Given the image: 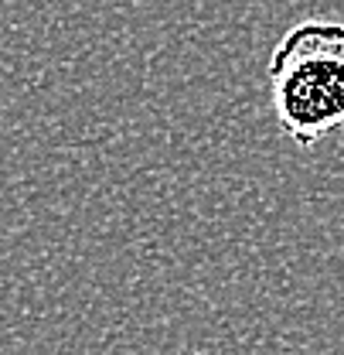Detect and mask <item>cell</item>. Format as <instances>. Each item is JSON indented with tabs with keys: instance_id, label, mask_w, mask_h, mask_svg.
<instances>
[{
	"instance_id": "1",
	"label": "cell",
	"mask_w": 344,
	"mask_h": 355,
	"mask_svg": "<svg viewBox=\"0 0 344 355\" xmlns=\"http://www.w3.org/2000/svg\"><path fill=\"white\" fill-rule=\"evenodd\" d=\"M269 92L280 127L300 147L344 130V24H293L269 58Z\"/></svg>"
}]
</instances>
